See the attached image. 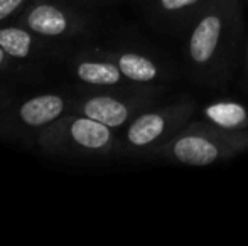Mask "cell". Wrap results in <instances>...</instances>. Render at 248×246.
<instances>
[{
  "label": "cell",
  "instance_id": "obj_1",
  "mask_svg": "<svg viewBox=\"0 0 248 246\" xmlns=\"http://www.w3.org/2000/svg\"><path fill=\"white\" fill-rule=\"evenodd\" d=\"M248 152V130H225L208 122L187 123L155 150L164 160L206 167Z\"/></svg>",
  "mask_w": 248,
  "mask_h": 246
},
{
  "label": "cell",
  "instance_id": "obj_2",
  "mask_svg": "<svg viewBox=\"0 0 248 246\" xmlns=\"http://www.w3.org/2000/svg\"><path fill=\"white\" fill-rule=\"evenodd\" d=\"M36 138L49 154L103 157L120 152V138L113 128L73 112L44 128Z\"/></svg>",
  "mask_w": 248,
  "mask_h": 246
},
{
  "label": "cell",
  "instance_id": "obj_3",
  "mask_svg": "<svg viewBox=\"0 0 248 246\" xmlns=\"http://www.w3.org/2000/svg\"><path fill=\"white\" fill-rule=\"evenodd\" d=\"M238 22L236 0H208L187 34L186 53L198 69H211L218 64Z\"/></svg>",
  "mask_w": 248,
  "mask_h": 246
},
{
  "label": "cell",
  "instance_id": "obj_4",
  "mask_svg": "<svg viewBox=\"0 0 248 246\" xmlns=\"http://www.w3.org/2000/svg\"><path fill=\"white\" fill-rule=\"evenodd\" d=\"M194 108L191 100H183L162 108L144 110L125 127L124 137L120 138V152L155 154L157 148L189 123Z\"/></svg>",
  "mask_w": 248,
  "mask_h": 246
},
{
  "label": "cell",
  "instance_id": "obj_5",
  "mask_svg": "<svg viewBox=\"0 0 248 246\" xmlns=\"http://www.w3.org/2000/svg\"><path fill=\"white\" fill-rule=\"evenodd\" d=\"M154 103L152 89H96L93 93L73 98V113L90 116L113 130L127 127L139 113Z\"/></svg>",
  "mask_w": 248,
  "mask_h": 246
},
{
  "label": "cell",
  "instance_id": "obj_6",
  "mask_svg": "<svg viewBox=\"0 0 248 246\" xmlns=\"http://www.w3.org/2000/svg\"><path fill=\"white\" fill-rule=\"evenodd\" d=\"M14 24L26 27L44 41L76 37L88 27L83 14L58 0H31Z\"/></svg>",
  "mask_w": 248,
  "mask_h": 246
},
{
  "label": "cell",
  "instance_id": "obj_7",
  "mask_svg": "<svg viewBox=\"0 0 248 246\" xmlns=\"http://www.w3.org/2000/svg\"><path fill=\"white\" fill-rule=\"evenodd\" d=\"M73 98L61 93H43L5 113V127L19 135H39L44 128L69 113Z\"/></svg>",
  "mask_w": 248,
  "mask_h": 246
},
{
  "label": "cell",
  "instance_id": "obj_8",
  "mask_svg": "<svg viewBox=\"0 0 248 246\" xmlns=\"http://www.w3.org/2000/svg\"><path fill=\"white\" fill-rule=\"evenodd\" d=\"M73 74L79 83L93 89H139L120 72L107 53H92L73 61Z\"/></svg>",
  "mask_w": 248,
  "mask_h": 246
},
{
  "label": "cell",
  "instance_id": "obj_9",
  "mask_svg": "<svg viewBox=\"0 0 248 246\" xmlns=\"http://www.w3.org/2000/svg\"><path fill=\"white\" fill-rule=\"evenodd\" d=\"M108 56L118 66L120 72L135 86H150L160 81L164 71L154 58L137 51H108Z\"/></svg>",
  "mask_w": 248,
  "mask_h": 246
},
{
  "label": "cell",
  "instance_id": "obj_10",
  "mask_svg": "<svg viewBox=\"0 0 248 246\" xmlns=\"http://www.w3.org/2000/svg\"><path fill=\"white\" fill-rule=\"evenodd\" d=\"M44 39L19 24L0 26V47L16 61H27L39 56L44 49Z\"/></svg>",
  "mask_w": 248,
  "mask_h": 246
},
{
  "label": "cell",
  "instance_id": "obj_11",
  "mask_svg": "<svg viewBox=\"0 0 248 246\" xmlns=\"http://www.w3.org/2000/svg\"><path fill=\"white\" fill-rule=\"evenodd\" d=\"M208 123L225 130H248V108L238 101H215L202 108Z\"/></svg>",
  "mask_w": 248,
  "mask_h": 246
},
{
  "label": "cell",
  "instance_id": "obj_12",
  "mask_svg": "<svg viewBox=\"0 0 248 246\" xmlns=\"http://www.w3.org/2000/svg\"><path fill=\"white\" fill-rule=\"evenodd\" d=\"M208 0H155L154 5L162 15L170 19H183V17L198 15Z\"/></svg>",
  "mask_w": 248,
  "mask_h": 246
},
{
  "label": "cell",
  "instance_id": "obj_13",
  "mask_svg": "<svg viewBox=\"0 0 248 246\" xmlns=\"http://www.w3.org/2000/svg\"><path fill=\"white\" fill-rule=\"evenodd\" d=\"M31 0H0V26L16 20Z\"/></svg>",
  "mask_w": 248,
  "mask_h": 246
},
{
  "label": "cell",
  "instance_id": "obj_14",
  "mask_svg": "<svg viewBox=\"0 0 248 246\" xmlns=\"http://www.w3.org/2000/svg\"><path fill=\"white\" fill-rule=\"evenodd\" d=\"M14 62H16V59H12V58H10L9 54L0 47V72L5 71V69H9V68H12Z\"/></svg>",
  "mask_w": 248,
  "mask_h": 246
},
{
  "label": "cell",
  "instance_id": "obj_15",
  "mask_svg": "<svg viewBox=\"0 0 248 246\" xmlns=\"http://www.w3.org/2000/svg\"><path fill=\"white\" fill-rule=\"evenodd\" d=\"M5 106H7V98L3 95H0V110L5 108Z\"/></svg>",
  "mask_w": 248,
  "mask_h": 246
},
{
  "label": "cell",
  "instance_id": "obj_16",
  "mask_svg": "<svg viewBox=\"0 0 248 246\" xmlns=\"http://www.w3.org/2000/svg\"><path fill=\"white\" fill-rule=\"evenodd\" d=\"M247 68H248V47H247Z\"/></svg>",
  "mask_w": 248,
  "mask_h": 246
}]
</instances>
